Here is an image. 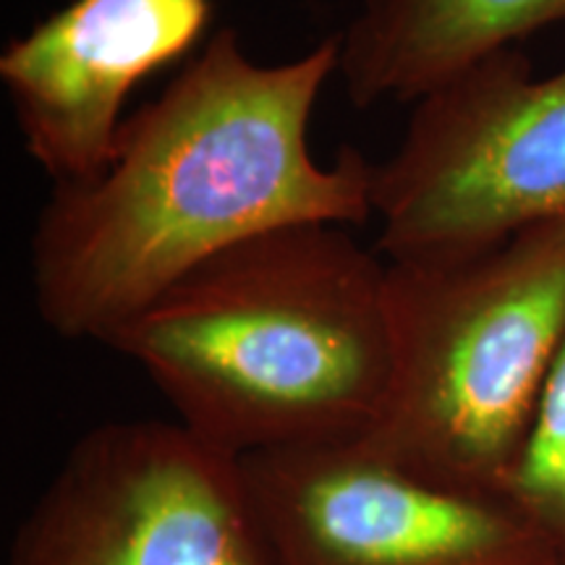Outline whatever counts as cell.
Returning a JSON list of instances; mask_svg holds the SVG:
<instances>
[{
    "label": "cell",
    "instance_id": "cell-8",
    "mask_svg": "<svg viewBox=\"0 0 565 565\" xmlns=\"http://www.w3.org/2000/svg\"><path fill=\"white\" fill-rule=\"evenodd\" d=\"M553 24H565V0H359L338 34V79L356 108L416 103Z\"/></svg>",
    "mask_w": 565,
    "mask_h": 565
},
{
    "label": "cell",
    "instance_id": "cell-6",
    "mask_svg": "<svg viewBox=\"0 0 565 565\" xmlns=\"http://www.w3.org/2000/svg\"><path fill=\"white\" fill-rule=\"evenodd\" d=\"M238 463L270 565H565L505 492L435 482L359 440Z\"/></svg>",
    "mask_w": 565,
    "mask_h": 565
},
{
    "label": "cell",
    "instance_id": "cell-3",
    "mask_svg": "<svg viewBox=\"0 0 565 565\" xmlns=\"http://www.w3.org/2000/svg\"><path fill=\"white\" fill-rule=\"evenodd\" d=\"M391 387L362 445L463 490L505 492L565 341V223L387 263Z\"/></svg>",
    "mask_w": 565,
    "mask_h": 565
},
{
    "label": "cell",
    "instance_id": "cell-2",
    "mask_svg": "<svg viewBox=\"0 0 565 565\" xmlns=\"http://www.w3.org/2000/svg\"><path fill=\"white\" fill-rule=\"evenodd\" d=\"M233 458L362 440L391 387L387 259L345 225L246 238L108 341Z\"/></svg>",
    "mask_w": 565,
    "mask_h": 565
},
{
    "label": "cell",
    "instance_id": "cell-4",
    "mask_svg": "<svg viewBox=\"0 0 565 565\" xmlns=\"http://www.w3.org/2000/svg\"><path fill=\"white\" fill-rule=\"evenodd\" d=\"M412 105L372 171L374 249L387 263L461 257L565 223V66L536 76L508 47Z\"/></svg>",
    "mask_w": 565,
    "mask_h": 565
},
{
    "label": "cell",
    "instance_id": "cell-5",
    "mask_svg": "<svg viewBox=\"0 0 565 565\" xmlns=\"http://www.w3.org/2000/svg\"><path fill=\"white\" fill-rule=\"evenodd\" d=\"M3 565H270L238 458L179 422H108L71 445Z\"/></svg>",
    "mask_w": 565,
    "mask_h": 565
},
{
    "label": "cell",
    "instance_id": "cell-7",
    "mask_svg": "<svg viewBox=\"0 0 565 565\" xmlns=\"http://www.w3.org/2000/svg\"><path fill=\"white\" fill-rule=\"evenodd\" d=\"M212 0H71L0 53L24 150L53 186L97 179L141 79L194 51Z\"/></svg>",
    "mask_w": 565,
    "mask_h": 565
},
{
    "label": "cell",
    "instance_id": "cell-9",
    "mask_svg": "<svg viewBox=\"0 0 565 565\" xmlns=\"http://www.w3.org/2000/svg\"><path fill=\"white\" fill-rule=\"evenodd\" d=\"M505 494L565 545V341L542 387Z\"/></svg>",
    "mask_w": 565,
    "mask_h": 565
},
{
    "label": "cell",
    "instance_id": "cell-1",
    "mask_svg": "<svg viewBox=\"0 0 565 565\" xmlns=\"http://www.w3.org/2000/svg\"><path fill=\"white\" fill-rule=\"evenodd\" d=\"M341 38L257 63L225 26L137 113L108 168L58 183L30 238L40 320L105 341L173 282L246 238L303 223L372 221V171L356 147L317 160L309 126L338 76Z\"/></svg>",
    "mask_w": 565,
    "mask_h": 565
}]
</instances>
